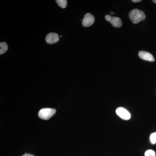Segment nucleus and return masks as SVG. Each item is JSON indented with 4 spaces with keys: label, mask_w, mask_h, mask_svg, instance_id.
I'll use <instances>...</instances> for the list:
<instances>
[{
    "label": "nucleus",
    "mask_w": 156,
    "mask_h": 156,
    "mask_svg": "<svg viewBox=\"0 0 156 156\" xmlns=\"http://www.w3.org/2000/svg\"><path fill=\"white\" fill-rule=\"evenodd\" d=\"M95 17L90 13L85 14L82 21V25L85 27L91 26L95 22Z\"/></svg>",
    "instance_id": "39448f33"
},
{
    "label": "nucleus",
    "mask_w": 156,
    "mask_h": 156,
    "mask_svg": "<svg viewBox=\"0 0 156 156\" xmlns=\"http://www.w3.org/2000/svg\"><path fill=\"white\" fill-rule=\"evenodd\" d=\"M129 17L131 22L134 24L139 23L146 18L144 12L136 9H133L129 12Z\"/></svg>",
    "instance_id": "f257e3e1"
},
{
    "label": "nucleus",
    "mask_w": 156,
    "mask_h": 156,
    "mask_svg": "<svg viewBox=\"0 0 156 156\" xmlns=\"http://www.w3.org/2000/svg\"><path fill=\"white\" fill-rule=\"evenodd\" d=\"M22 156H35L31 154L25 153Z\"/></svg>",
    "instance_id": "ddd939ff"
},
{
    "label": "nucleus",
    "mask_w": 156,
    "mask_h": 156,
    "mask_svg": "<svg viewBox=\"0 0 156 156\" xmlns=\"http://www.w3.org/2000/svg\"><path fill=\"white\" fill-rule=\"evenodd\" d=\"M116 114L123 120H128L131 118L130 112L126 108L123 107H119L116 110Z\"/></svg>",
    "instance_id": "20e7f679"
},
{
    "label": "nucleus",
    "mask_w": 156,
    "mask_h": 156,
    "mask_svg": "<svg viewBox=\"0 0 156 156\" xmlns=\"http://www.w3.org/2000/svg\"><path fill=\"white\" fill-rule=\"evenodd\" d=\"M138 56L140 58L143 60L150 62L154 61V56L151 53L144 51H140L138 53Z\"/></svg>",
    "instance_id": "423d86ee"
},
{
    "label": "nucleus",
    "mask_w": 156,
    "mask_h": 156,
    "mask_svg": "<svg viewBox=\"0 0 156 156\" xmlns=\"http://www.w3.org/2000/svg\"><path fill=\"white\" fill-rule=\"evenodd\" d=\"M105 20L110 23L113 26L116 28H119L122 26V23L121 19L119 17H112L109 15H106L105 16Z\"/></svg>",
    "instance_id": "7ed1b4c3"
},
{
    "label": "nucleus",
    "mask_w": 156,
    "mask_h": 156,
    "mask_svg": "<svg viewBox=\"0 0 156 156\" xmlns=\"http://www.w3.org/2000/svg\"><path fill=\"white\" fill-rule=\"evenodd\" d=\"M111 14H114L115 13H112V12H111Z\"/></svg>",
    "instance_id": "2eb2a0df"
},
{
    "label": "nucleus",
    "mask_w": 156,
    "mask_h": 156,
    "mask_svg": "<svg viewBox=\"0 0 156 156\" xmlns=\"http://www.w3.org/2000/svg\"><path fill=\"white\" fill-rule=\"evenodd\" d=\"M145 156H155V152L152 150H148L145 152Z\"/></svg>",
    "instance_id": "9b49d317"
},
{
    "label": "nucleus",
    "mask_w": 156,
    "mask_h": 156,
    "mask_svg": "<svg viewBox=\"0 0 156 156\" xmlns=\"http://www.w3.org/2000/svg\"><path fill=\"white\" fill-rule=\"evenodd\" d=\"M56 3L59 7L62 9H65L67 6V1L66 0H56Z\"/></svg>",
    "instance_id": "1a4fd4ad"
},
{
    "label": "nucleus",
    "mask_w": 156,
    "mask_h": 156,
    "mask_svg": "<svg viewBox=\"0 0 156 156\" xmlns=\"http://www.w3.org/2000/svg\"><path fill=\"white\" fill-rule=\"evenodd\" d=\"M0 54H4L7 52V50H8V46L7 44H6L5 42H2V43H0Z\"/></svg>",
    "instance_id": "6e6552de"
},
{
    "label": "nucleus",
    "mask_w": 156,
    "mask_h": 156,
    "mask_svg": "<svg viewBox=\"0 0 156 156\" xmlns=\"http://www.w3.org/2000/svg\"><path fill=\"white\" fill-rule=\"evenodd\" d=\"M56 110L51 108H44L40 110L38 116L42 119L48 120L56 114Z\"/></svg>",
    "instance_id": "f03ea898"
},
{
    "label": "nucleus",
    "mask_w": 156,
    "mask_h": 156,
    "mask_svg": "<svg viewBox=\"0 0 156 156\" xmlns=\"http://www.w3.org/2000/svg\"><path fill=\"white\" fill-rule=\"evenodd\" d=\"M150 141L152 144H155L156 143V132H154L151 134L150 136Z\"/></svg>",
    "instance_id": "9d476101"
},
{
    "label": "nucleus",
    "mask_w": 156,
    "mask_h": 156,
    "mask_svg": "<svg viewBox=\"0 0 156 156\" xmlns=\"http://www.w3.org/2000/svg\"><path fill=\"white\" fill-rule=\"evenodd\" d=\"M58 40H59V37L58 35L54 33H49L46 37V42L50 44L57 43Z\"/></svg>",
    "instance_id": "0eeeda50"
},
{
    "label": "nucleus",
    "mask_w": 156,
    "mask_h": 156,
    "mask_svg": "<svg viewBox=\"0 0 156 156\" xmlns=\"http://www.w3.org/2000/svg\"><path fill=\"white\" fill-rule=\"evenodd\" d=\"M132 1L134 3H137V2H141V0H132Z\"/></svg>",
    "instance_id": "f8f14e48"
},
{
    "label": "nucleus",
    "mask_w": 156,
    "mask_h": 156,
    "mask_svg": "<svg viewBox=\"0 0 156 156\" xmlns=\"http://www.w3.org/2000/svg\"><path fill=\"white\" fill-rule=\"evenodd\" d=\"M152 2H153L154 3H155V4H156V0H153V1H152Z\"/></svg>",
    "instance_id": "4468645a"
}]
</instances>
